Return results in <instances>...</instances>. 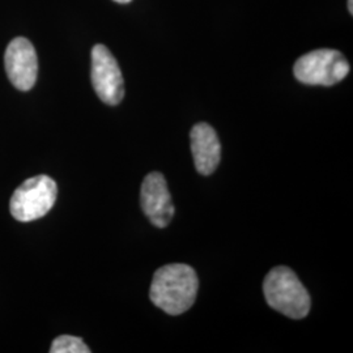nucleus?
Returning <instances> with one entry per match:
<instances>
[{
  "instance_id": "obj_3",
  "label": "nucleus",
  "mask_w": 353,
  "mask_h": 353,
  "mask_svg": "<svg viewBox=\"0 0 353 353\" xmlns=\"http://www.w3.org/2000/svg\"><path fill=\"white\" fill-rule=\"evenodd\" d=\"M58 195V186L49 176L26 179L14 190L10 201V211L17 221L30 223L50 212Z\"/></svg>"
},
{
  "instance_id": "obj_10",
  "label": "nucleus",
  "mask_w": 353,
  "mask_h": 353,
  "mask_svg": "<svg viewBox=\"0 0 353 353\" xmlns=\"http://www.w3.org/2000/svg\"><path fill=\"white\" fill-rule=\"evenodd\" d=\"M348 8H350V13H353V0H348Z\"/></svg>"
},
{
  "instance_id": "obj_4",
  "label": "nucleus",
  "mask_w": 353,
  "mask_h": 353,
  "mask_svg": "<svg viewBox=\"0 0 353 353\" xmlns=\"http://www.w3.org/2000/svg\"><path fill=\"white\" fill-rule=\"evenodd\" d=\"M293 72L303 84L331 87L350 74V63L341 51L321 49L303 55L294 63Z\"/></svg>"
},
{
  "instance_id": "obj_11",
  "label": "nucleus",
  "mask_w": 353,
  "mask_h": 353,
  "mask_svg": "<svg viewBox=\"0 0 353 353\" xmlns=\"http://www.w3.org/2000/svg\"><path fill=\"white\" fill-rule=\"evenodd\" d=\"M114 1H117V3H130L131 0H114Z\"/></svg>"
},
{
  "instance_id": "obj_8",
  "label": "nucleus",
  "mask_w": 353,
  "mask_h": 353,
  "mask_svg": "<svg viewBox=\"0 0 353 353\" xmlns=\"http://www.w3.org/2000/svg\"><path fill=\"white\" fill-rule=\"evenodd\" d=\"M191 152L196 170L203 176L212 174L221 159V144L212 127L198 123L190 132Z\"/></svg>"
},
{
  "instance_id": "obj_7",
  "label": "nucleus",
  "mask_w": 353,
  "mask_h": 353,
  "mask_svg": "<svg viewBox=\"0 0 353 353\" xmlns=\"http://www.w3.org/2000/svg\"><path fill=\"white\" fill-rule=\"evenodd\" d=\"M140 204L145 216L157 228H166L176 212L164 176L159 172L144 178L140 191Z\"/></svg>"
},
{
  "instance_id": "obj_1",
  "label": "nucleus",
  "mask_w": 353,
  "mask_h": 353,
  "mask_svg": "<svg viewBox=\"0 0 353 353\" xmlns=\"http://www.w3.org/2000/svg\"><path fill=\"white\" fill-rule=\"evenodd\" d=\"M199 280L192 267L172 263L159 268L152 280V303L166 314L179 316L188 312L196 300Z\"/></svg>"
},
{
  "instance_id": "obj_9",
  "label": "nucleus",
  "mask_w": 353,
  "mask_h": 353,
  "mask_svg": "<svg viewBox=\"0 0 353 353\" xmlns=\"http://www.w3.org/2000/svg\"><path fill=\"white\" fill-rule=\"evenodd\" d=\"M51 353H89L88 345L77 336L62 335L52 341Z\"/></svg>"
},
{
  "instance_id": "obj_5",
  "label": "nucleus",
  "mask_w": 353,
  "mask_h": 353,
  "mask_svg": "<svg viewBox=\"0 0 353 353\" xmlns=\"http://www.w3.org/2000/svg\"><path fill=\"white\" fill-rule=\"evenodd\" d=\"M90 77L94 92L102 102L115 106L123 100V76L113 54L103 45H96L92 49Z\"/></svg>"
},
{
  "instance_id": "obj_6",
  "label": "nucleus",
  "mask_w": 353,
  "mask_h": 353,
  "mask_svg": "<svg viewBox=\"0 0 353 353\" xmlns=\"http://www.w3.org/2000/svg\"><path fill=\"white\" fill-rule=\"evenodd\" d=\"M6 72L14 88L30 90L37 81V52L33 43L24 37H17L10 42L4 54Z\"/></svg>"
},
{
  "instance_id": "obj_2",
  "label": "nucleus",
  "mask_w": 353,
  "mask_h": 353,
  "mask_svg": "<svg viewBox=\"0 0 353 353\" xmlns=\"http://www.w3.org/2000/svg\"><path fill=\"white\" fill-rule=\"evenodd\" d=\"M265 301L279 313L303 319L310 312V296L297 275L285 265L272 268L263 283Z\"/></svg>"
}]
</instances>
